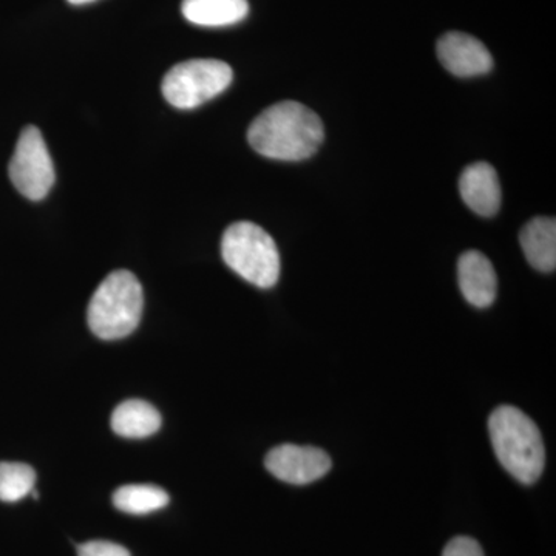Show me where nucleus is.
<instances>
[{"instance_id": "f257e3e1", "label": "nucleus", "mask_w": 556, "mask_h": 556, "mask_svg": "<svg viewBox=\"0 0 556 556\" xmlns=\"http://www.w3.org/2000/svg\"><path fill=\"white\" fill-rule=\"evenodd\" d=\"M324 138L320 116L295 101L278 102L263 110L248 130L251 148L266 159L278 161L308 160Z\"/></svg>"}, {"instance_id": "f03ea898", "label": "nucleus", "mask_w": 556, "mask_h": 556, "mask_svg": "<svg viewBox=\"0 0 556 556\" xmlns=\"http://www.w3.org/2000/svg\"><path fill=\"white\" fill-rule=\"evenodd\" d=\"M489 433L501 466L521 484H535L546 467V447L536 424L521 409L501 405L490 415Z\"/></svg>"}, {"instance_id": "7ed1b4c3", "label": "nucleus", "mask_w": 556, "mask_h": 556, "mask_svg": "<svg viewBox=\"0 0 556 556\" xmlns=\"http://www.w3.org/2000/svg\"><path fill=\"white\" fill-rule=\"evenodd\" d=\"M144 308V292L130 270H113L105 277L87 311L94 336L102 340H119L138 328Z\"/></svg>"}, {"instance_id": "20e7f679", "label": "nucleus", "mask_w": 556, "mask_h": 556, "mask_svg": "<svg viewBox=\"0 0 556 556\" xmlns=\"http://www.w3.org/2000/svg\"><path fill=\"white\" fill-rule=\"evenodd\" d=\"M222 255L226 265L248 283L262 289L276 287L280 278V254L273 237L251 222H237L223 233Z\"/></svg>"}, {"instance_id": "39448f33", "label": "nucleus", "mask_w": 556, "mask_h": 556, "mask_svg": "<svg viewBox=\"0 0 556 556\" xmlns=\"http://www.w3.org/2000/svg\"><path fill=\"white\" fill-rule=\"evenodd\" d=\"M232 79V68L226 62L190 60L179 62L166 73L161 90L172 108L192 110L222 94Z\"/></svg>"}, {"instance_id": "423d86ee", "label": "nucleus", "mask_w": 556, "mask_h": 556, "mask_svg": "<svg viewBox=\"0 0 556 556\" xmlns=\"http://www.w3.org/2000/svg\"><path fill=\"white\" fill-rule=\"evenodd\" d=\"M9 175L14 188L25 199L40 201L49 195L56 175L46 139L38 127L28 126L22 130L11 156Z\"/></svg>"}, {"instance_id": "0eeeda50", "label": "nucleus", "mask_w": 556, "mask_h": 556, "mask_svg": "<svg viewBox=\"0 0 556 556\" xmlns=\"http://www.w3.org/2000/svg\"><path fill=\"white\" fill-rule=\"evenodd\" d=\"M265 466L280 481L292 485H308L327 477L332 463L324 450L283 444L270 450L265 457Z\"/></svg>"}, {"instance_id": "6e6552de", "label": "nucleus", "mask_w": 556, "mask_h": 556, "mask_svg": "<svg viewBox=\"0 0 556 556\" xmlns=\"http://www.w3.org/2000/svg\"><path fill=\"white\" fill-rule=\"evenodd\" d=\"M438 58L452 75L473 78L485 75L493 67V58L481 40L467 33H445L438 40Z\"/></svg>"}, {"instance_id": "1a4fd4ad", "label": "nucleus", "mask_w": 556, "mask_h": 556, "mask_svg": "<svg viewBox=\"0 0 556 556\" xmlns=\"http://www.w3.org/2000/svg\"><path fill=\"white\" fill-rule=\"evenodd\" d=\"M457 278L464 299L477 308H489L497 295V277L482 252L467 251L457 262Z\"/></svg>"}, {"instance_id": "9d476101", "label": "nucleus", "mask_w": 556, "mask_h": 556, "mask_svg": "<svg viewBox=\"0 0 556 556\" xmlns=\"http://www.w3.org/2000/svg\"><path fill=\"white\" fill-rule=\"evenodd\" d=\"M459 190L464 203L481 217H493L500 211L503 192L495 167L489 163L468 166L460 175Z\"/></svg>"}, {"instance_id": "9b49d317", "label": "nucleus", "mask_w": 556, "mask_h": 556, "mask_svg": "<svg viewBox=\"0 0 556 556\" xmlns=\"http://www.w3.org/2000/svg\"><path fill=\"white\" fill-rule=\"evenodd\" d=\"M527 262L541 273H554L556 268L555 218L530 219L519 233Z\"/></svg>"}, {"instance_id": "f8f14e48", "label": "nucleus", "mask_w": 556, "mask_h": 556, "mask_svg": "<svg viewBox=\"0 0 556 556\" xmlns=\"http://www.w3.org/2000/svg\"><path fill=\"white\" fill-rule=\"evenodd\" d=\"M181 13L200 27H228L248 16V0H182Z\"/></svg>"}, {"instance_id": "ddd939ff", "label": "nucleus", "mask_w": 556, "mask_h": 556, "mask_svg": "<svg viewBox=\"0 0 556 556\" xmlns=\"http://www.w3.org/2000/svg\"><path fill=\"white\" fill-rule=\"evenodd\" d=\"M161 428L159 409L149 402L131 399L123 402L112 415V430L127 439L152 437Z\"/></svg>"}, {"instance_id": "4468645a", "label": "nucleus", "mask_w": 556, "mask_h": 556, "mask_svg": "<svg viewBox=\"0 0 556 556\" xmlns=\"http://www.w3.org/2000/svg\"><path fill=\"white\" fill-rule=\"evenodd\" d=\"M113 504L129 515H148L169 504V495L161 486L150 484L123 485L113 493Z\"/></svg>"}, {"instance_id": "2eb2a0df", "label": "nucleus", "mask_w": 556, "mask_h": 556, "mask_svg": "<svg viewBox=\"0 0 556 556\" xmlns=\"http://www.w3.org/2000/svg\"><path fill=\"white\" fill-rule=\"evenodd\" d=\"M36 471L27 464L0 463V501L17 503L35 490Z\"/></svg>"}, {"instance_id": "dca6fc26", "label": "nucleus", "mask_w": 556, "mask_h": 556, "mask_svg": "<svg viewBox=\"0 0 556 556\" xmlns=\"http://www.w3.org/2000/svg\"><path fill=\"white\" fill-rule=\"evenodd\" d=\"M79 556H130L126 547L110 541H89L78 547Z\"/></svg>"}, {"instance_id": "f3484780", "label": "nucleus", "mask_w": 556, "mask_h": 556, "mask_svg": "<svg viewBox=\"0 0 556 556\" xmlns=\"http://www.w3.org/2000/svg\"><path fill=\"white\" fill-rule=\"evenodd\" d=\"M442 556H484L478 541L468 536H456L445 546Z\"/></svg>"}, {"instance_id": "a211bd4d", "label": "nucleus", "mask_w": 556, "mask_h": 556, "mask_svg": "<svg viewBox=\"0 0 556 556\" xmlns=\"http://www.w3.org/2000/svg\"><path fill=\"white\" fill-rule=\"evenodd\" d=\"M72 5H86V3L94 2V0H68Z\"/></svg>"}]
</instances>
